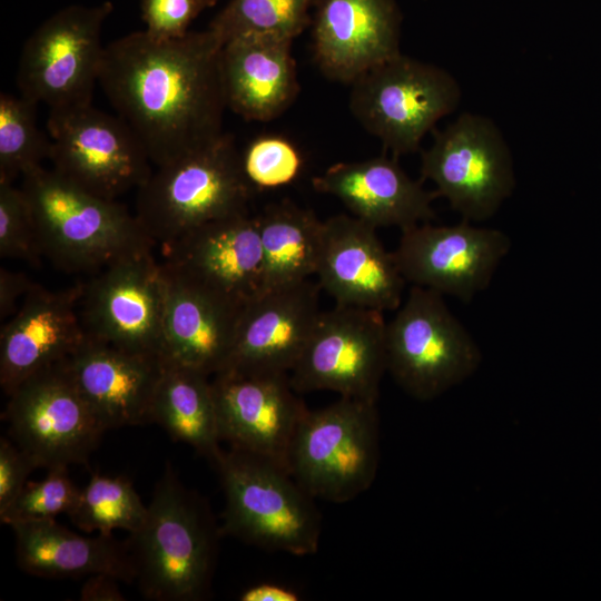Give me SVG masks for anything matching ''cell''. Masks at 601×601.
<instances>
[{
  "instance_id": "6da1fadb",
  "label": "cell",
  "mask_w": 601,
  "mask_h": 601,
  "mask_svg": "<svg viewBox=\"0 0 601 601\" xmlns=\"http://www.w3.org/2000/svg\"><path fill=\"white\" fill-rule=\"evenodd\" d=\"M221 49L209 29L169 40L136 31L105 46L98 83L156 167L224 134Z\"/></svg>"
},
{
  "instance_id": "7a4b0ae2",
  "label": "cell",
  "mask_w": 601,
  "mask_h": 601,
  "mask_svg": "<svg viewBox=\"0 0 601 601\" xmlns=\"http://www.w3.org/2000/svg\"><path fill=\"white\" fill-rule=\"evenodd\" d=\"M126 541L135 582L157 601L201 600L210 588L217 530L207 506L167 464L139 529Z\"/></svg>"
},
{
  "instance_id": "3957f363",
  "label": "cell",
  "mask_w": 601,
  "mask_h": 601,
  "mask_svg": "<svg viewBox=\"0 0 601 601\" xmlns=\"http://www.w3.org/2000/svg\"><path fill=\"white\" fill-rule=\"evenodd\" d=\"M21 188L41 255L66 270H101L154 246L125 206L82 189L52 168L29 171Z\"/></svg>"
},
{
  "instance_id": "277c9868",
  "label": "cell",
  "mask_w": 601,
  "mask_h": 601,
  "mask_svg": "<svg viewBox=\"0 0 601 601\" xmlns=\"http://www.w3.org/2000/svg\"><path fill=\"white\" fill-rule=\"evenodd\" d=\"M252 186L234 138L209 145L156 167L137 188L135 216L161 247L193 229L226 216L248 213Z\"/></svg>"
},
{
  "instance_id": "5b68a950",
  "label": "cell",
  "mask_w": 601,
  "mask_h": 601,
  "mask_svg": "<svg viewBox=\"0 0 601 601\" xmlns=\"http://www.w3.org/2000/svg\"><path fill=\"white\" fill-rule=\"evenodd\" d=\"M213 465L225 495L224 533L297 556L317 552L321 514L288 471L234 447L221 450Z\"/></svg>"
},
{
  "instance_id": "8992f818",
  "label": "cell",
  "mask_w": 601,
  "mask_h": 601,
  "mask_svg": "<svg viewBox=\"0 0 601 601\" xmlns=\"http://www.w3.org/2000/svg\"><path fill=\"white\" fill-rule=\"evenodd\" d=\"M443 296L412 285L386 323L387 372L420 401L436 398L463 383L482 363L477 343Z\"/></svg>"
},
{
  "instance_id": "52a82bcc",
  "label": "cell",
  "mask_w": 601,
  "mask_h": 601,
  "mask_svg": "<svg viewBox=\"0 0 601 601\" xmlns=\"http://www.w3.org/2000/svg\"><path fill=\"white\" fill-rule=\"evenodd\" d=\"M378 461L376 402L341 396L308 411L293 444L289 472L314 499L344 503L372 485Z\"/></svg>"
},
{
  "instance_id": "ba28073f",
  "label": "cell",
  "mask_w": 601,
  "mask_h": 601,
  "mask_svg": "<svg viewBox=\"0 0 601 601\" xmlns=\"http://www.w3.org/2000/svg\"><path fill=\"white\" fill-rule=\"evenodd\" d=\"M461 97L460 85L447 70L398 53L352 83L349 109L398 158L417 151L424 136L457 108Z\"/></svg>"
},
{
  "instance_id": "9c48e42d",
  "label": "cell",
  "mask_w": 601,
  "mask_h": 601,
  "mask_svg": "<svg viewBox=\"0 0 601 601\" xmlns=\"http://www.w3.org/2000/svg\"><path fill=\"white\" fill-rule=\"evenodd\" d=\"M422 151L421 180L436 186L451 208L469 221L491 218L512 195L515 171L511 150L490 118L464 112Z\"/></svg>"
},
{
  "instance_id": "30bf717a",
  "label": "cell",
  "mask_w": 601,
  "mask_h": 601,
  "mask_svg": "<svg viewBox=\"0 0 601 601\" xmlns=\"http://www.w3.org/2000/svg\"><path fill=\"white\" fill-rule=\"evenodd\" d=\"M111 10L110 2L70 6L40 24L20 55V95L49 110L91 104L105 50L102 24Z\"/></svg>"
},
{
  "instance_id": "8fae6325",
  "label": "cell",
  "mask_w": 601,
  "mask_h": 601,
  "mask_svg": "<svg viewBox=\"0 0 601 601\" xmlns=\"http://www.w3.org/2000/svg\"><path fill=\"white\" fill-rule=\"evenodd\" d=\"M52 169L82 189L116 199L151 175L149 156L131 128L92 104L49 110Z\"/></svg>"
},
{
  "instance_id": "7c38bea8",
  "label": "cell",
  "mask_w": 601,
  "mask_h": 601,
  "mask_svg": "<svg viewBox=\"0 0 601 601\" xmlns=\"http://www.w3.org/2000/svg\"><path fill=\"white\" fill-rule=\"evenodd\" d=\"M385 372L383 312L336 304L322 311L289 381L297 393L332 391L377 402Z\"/></svg>"
},
{
  "instance_id": "4fadbf2b",
  "label": "cell",
  "mask_w": 601,
  "mask_h": 601,
  "mask_svg": "<svg viewBox=\"0 0 601 601\" xmlns=\"http://www.w3.org/2000/svg\"><path fill=\"white\" fill-rule=\"evenodd\" d=\"M14 443L48 470L87 462L106 431L63 362L22 382L4 412Z\"/></svg>"
},
{
  "instance_id": "5bb4252c",
  "label": "cell",
  "mask_w": 601,
  "mask_h": 601,
  "mask_svg": "<svg viewBox=\"0 0 601 601\" xmlns=\"http://www.w3.org/2000/svg\"><path fill=\"white\" fill-rule=\"evenodd\" d=\"M166 282L151 249L121 258L85 285L80 316L88 336L161 357Z\"/></svg>"
},
{
  "instance_id": "9a60e30c",
  "label": "cell",
  "mask_w": 601,
  "mask_h": 601,
  "mask_svg": "<svg viewBox=\"0 0 601 601\" xmlns=\"http://www.w3.org/2000/svg\"><path fill=\"white\" fill-rule=\"evenodd\" d=\"M510 249L511 239L502 230L462 219L403 230L393 255L406 283L470 303L490 286Z\"/></svg>"
},
{
  "instance_id": "2e32d148",
  "label": "cell",
  "mask_w": 601,
  "mask_h": 601,
  "mask_svg": "<svg viewBox=\"0 0 601 601\" xmlns=\"http://www.w3.org/2000/svg\"><path fill=\"white\" fill-rule=\"evenodd\" d=\"M211 386L220 440L289 472L293 444L309 410L288 374L220 372Z\"/></svg>"
},
{
  "instance_id": "e0dca14e",
  "label": "cell",
  "mask_w": 601,
  "mask_h": 601,
  "mask_svg": "<svg viewBox=\"0 0 601 601\" xmlns=\"http://www.w3.org/2000/svg\"><path fill=\"white\" fill-rule=\"evenodd\" d=\"M162 249L165 267L239 307L262 292L263 248L249 213L204 224Z\"/></svg>"
},
{
  "instance_id": "ac0fdd59",
  "label": "cell",
  "mask_w": 601,
  "mask_h": 601,
  "mask_svg": "<svg viewBox=\"0 0 601 601\" xmlns=\"http://www.w3.org/2000/svg\"><path fill=\"white\" fill-rule=\"evenodd\" d=\"M309 279L259 294L240 311L231 353L220 372L288 374L322 313ZM219 372V373H220Z\"/></svg>"
},
{
  "instance_id": "d6986e66",
  "label": "cell",
  "mask_w": 601,
  "mask_h": 601,
  "mask_svg": "<svg viewBox=\"0 0 601 601\" xmlns=\"http://www.w3.org/2000/svg\"><path fill=\"white\" fill-rule=\"evenodd\" d=\"M315 275L336 304L383 313L400 307L406 283L376 228L345 214L323 220Z\"/></svg>"
},
{
  "instance_id": "ffe728a7",
  "label": "cell",
  "mask_w": 601,
  "mask_h": 601,
  "mask_svg": "<svg viewBox=\"0 0 601 601\" xmlns=\"http://www.w3.org/2000/svg\"><path fill=\"white\" fill-rule=\"evenodd\" d=\"M85 285H36L0 333V385L9 396L32 375L65 362L86 339L78 304Z\"/></svg>"
},
{
  "instance_id": "44dd1931",
  "label": "cell",
  "mask_w": 601,
  "mask_h": 601,
  "mask_svg": "<svg viewBox=\"0 0 601 601\" xmlns=\"http://www.w3.org/2000/svg\"><path fill=\"white\" fill-rule=\"evenodd\" d=\"M313 53L329 79L352 85L401 53V13L394 0H317Z\"/></svg>"
},
{
  "instance_id": "7402d4cb",
  "label": "cell",
  "mask_w": 601,
  "mask_h": 601,
  "mask_svg": "<svg viewBox=\"0 0 601 601\" xmlns=\"http://www.w3.org/2000/svg\"><path fill=\"white\" fill-rule=\"evenodd\" d=\"M63 365L106 431L152 422L162 357L128 352L87 335Z\"/></svg>"
},
{
  "instance_id": "603a6c76",
  "label": "cell",
  "mask_w": 601,
  "mask_h": 601,
  "mask_svg": "<svg viewBox=\"0 0 601 601\" xmlns=\"http://www.w3.org/2000/svg\"><path fill=\"white\" fill-rule=\"evenodd\" d=\"M162 269L166 294L161 357L166 363L214 376L229 358L243 307L164 265Z\"/></svg>"
},
{
  "instance_id": "cb8c5ba5",
  "label": "cell",
  "mask_w": 601,
  "mask_h": 601,
  "mask_svg": "<svg viewBox=\"0 0 601 601\" xmlns=\"http://www.w3.org/2000/svg\"><path fill=\"white\" fill-rule=\"evenodd\" d=\"M312 185L375 228L395 226L403 231L435 217L432 201L436 193L424 189L422 180L412 179L395 157L337 162L315 176Z\"/></svg>"
},
{
  "instance_id": "d4e9b609",
  "label": "cell",
  "mask_w": 601,
  "mask_h": 601,
  "mask_svg": "<svg viewBox=\"0 0 601 601\" xmlns=\"http://www.w3.org/2000/svg\"><path fill=\"white\" fill-rule=\"evenodd\" d=\"M293 40L244 35L221 49L227 108L246 120L269 121L282 115L299 91Z\"/></svg>"
},
{
  "instance_id": "484cf974",
  "label": "cell",
  "mask_w": 601,
  "mask_h": 601,
  "mask_svg": "<svg viewBox=\"0 0 601 601\" xmlns=\"http://www.w3.org/2000/svg\"><path fill=\"white\" fill-rule=\"evenodd\" d=\"M19 568L41 578L106 574L126 583L135 582L127 542L112 534L82 536L55 519L10 525Z\"/></svg>"
},
{
  "instance_id": "4316f807",
  "label": "cell",
  "mask_w": 601,
  "mask_h": 601,
  "mask_svg": "<svg viewBox=\"0 0 601 601\" xmlns=\"http://www.w3.org/2000/svg\"><path fill=\"white\" fill-rule=\"evenodd\" d=\"M152 422L211 463L223 450L211 381L199 371L165 362L154 400Z\"/></svg>"
},
{
  "instance_id": "83f0119b",
  "label": "cell",
  "mask_w": 601,
  "mask_h": 601,
  "mask_svg": "<svg viewBox=\"0 0 601 601\" xmlns=\"http://www.w3.org/2000/svg\"><path fill=\"white\" fill-rule=\"evenodd\" d=\"M256 219L264 259L260 294L315 275L323 220L289 200L266 206Z\"/></svg>"
},
{
  "instance_id": "f1b7e54d",
  "label": "cell",
  "mask_w": 601,
  "mask_h": 601,
  "mask_svg": "<svg viewBox=\"0 0 601 601\" xmlns=\"http://www.w3.org/2000/svg\"><path fill=\"white\" fill-rule=\"evenodd\" d=\"M317 0H231L208 29L224 46L244 35L294 40L312 22L309 10Z\"/></svg>"
},
{
  "instance_id": "f546056e",
  "label": "cell",
  "mask_w": 601,
  "mask_h": 601,
  "mask_svg": "<svg viewBox=\"0 0 601 601\" xmlns=\"http://www.w3.org/2000/svg\"><path fill=\"white\" fill-rule=\"evenodd\" d=\"M146 513L147 506L128 480L93 474L80 489L78 501L68 515L87 533L111 535L118 529L129 533L136 531Z\"/></svg>"
},
{
  "instance_id": "4dcf8cb0",
  "label": "cell",
  "mask_w": 601,
  "mask_h": 601,
  "mask_svg": "<svg viewBox=\"0 0 601 601\" xmlns=\"http://www.w3.org/2000/svg\"><path fill=\"white\" fill-rule=\"evenodd\" d=\"M37 102L0 95V181L14 183L49 159L51 140L38 126Z\"/></svg>"
},
{
  "instance_id": "1f68e13d",
  "label": "cell",
  "mask_w": 601,
  "mask_h": 601,
  "mask_svg": "<svg viewBox=\"0 0 601 601\" xmlns=\"http://www.w3.org/2000/svg\"><path fill=\"white\" fill-rule=\"evenodd\" d=\"M67 472V467L51 469L41 481L27 483L8 510L0 514L1 523L10 526L18 522L55 519L60 513L69 514L78 501L80 489Z\"/></svg>"
},
{
  "instance_id": "d6a6232c",
  "label": "cell",
  "mask_w": 601,
  "mask_h": 601,
  "mask_svg": "<svg viewBox=\"0 0 601 601\" xmlns=\"http://www.w3.org/2000/svg\"><path fill=\"white\" fill-rule=\"evenodd\" d=\"M240 155L248 183L260 189L290 184L303 167L297 147L288 139L275 135L255 138Z\"/></svg>"
},
{
  "instance_id": "836d02e7",
  "label": "cell",
  "mask_w": 601,
  "mask_h": 601,
  "mask_svg": "<svg viewBox=\"0 0 601 601\" xmlns=\"http://www.w3.org/2000/svg\"><path fill=\"white\" fill-rule=\"evenodd\" d=\"M0 256L37 263L41 256L33 216L21 187L0 181Z\"/></svg>"
},
{
  "instance_id": "e575fe53",
  "label": "cell",
  "mask_w": 601,
  "mask_h": 601,
  "mask_svg": "<svg viewBox=\"0 0 601 601\" xmlns=\"http://www.w3.org/2000/svg\"><path fill=\"white\" fill-rule=\"evenodd\" d=\"M208 7L206 0H141L145 31L157 40L184 37L191 21Z\"/></svg>"
},
{
  "instance_id": "d590c367",
  "label": "cell",
  "mask_w": 601,
  "mask_h": 601,
  "mask_svg": "<svg viewBox=\"0 0 601 601\" xmlns=\"http://www.w3.org/2000/svg\"><path fill=\"white\" fill-rule=\"evenodd\" d=\"M33 461L6 437L0 439V514L6 512L27 484L36 469Z\"/></svg>"
},
{
  "instance_id": "8d00e7d4",
  "label": "cell",
  "mask_w": 601,
  "mask_h": 601,
  "mask_svg": "<svg viewBox=\"0 0 601 601\" xmlns=\"http://www.w3.org/2000/svg\"><path fill=\"white\" fill-rule=\"evenodd\" d=\"M36 286L22 273L1 267L0 269V316L10 317L19 307L27 294Z\"/></svg>"
},
{
  "instance_id": "74e56055",
  "label": "cell",
  "mask_w": 601,
  "mask_h": 601,
  "mask_svg": "<svg viewBox=\"0 0 601 601\" xmlns=\"http://www.w3.org/2000/svg\"><path fill=\"white\" fill-rule=\"evenodd\" d=\"M116 578L106 574L90 575L83 584L80 599L85 601H119L124 600L118 589Z\"/></svg>"
},
{
  "instance_id": "f35d334b",
  "label": "cell",
  "mask_w": 601,
  "mask_h": 601,
  "mask_svg": "<svg viewBox=\"0 0 601 601\" xmlns=\"http://www.w3.org/2000/svg\"><path fill=\"white\" fill-rule=\"evenodd\" d=\"M242 601H297L299 595L292 589L274 584L262 583L245 590Z\"/></svg>"
},
{
  "instance_id": "ab89813d",
  "label": "cell",
  "mask_w": 601,
  "mask_h": 601,
  "mask_svg": "<svg viewBox=\"0 0 601 601\" xmlns=\"http://www.w3.org/2000/svg\"><path fill=\"white\" fill-rule=\"evenodd\" d=\"M208 2V4L211 7L215 4L216 0H206Z\"/></svg>"
}]
</instances>
